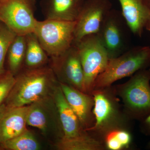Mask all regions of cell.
Segmentation results:
<instances>
[{"mask_svg": "<svg viewBox=\"0 0 150 150\" xmlns=\"http://www.w3.org/2000/svg\"><path fill=\"white\" fill-rule=\"evenodd\" d=\"M85 0H42L41 6L46 19L76 21Z\"/></svg>", "mask_w": 150, "mask_h": 150, "instance_id": "15", "label": "cell"}, {"mask_svg": "<svg viewBox=\"0 0 150 150\" xmlns=\"http://www.w3.org/2000/svg\"><path fill=\"white\" fill-rule=\"evenodd\" d=\"M15 77L13 86L5 100L8 108L26 106L50 97L59 84L51 67L44 66L27 69Z\"/></svg>", "mask_w": 150, "mask_h": 150, "instance_id": "1", "label": "cell"}, {"mask_svg": "<svg viewBox=\"0 0 150 150\" xmlns=\"http://www.w3.org/2000/svg\"><path fill=\"white\" fill-rule=\"evenodd\" d=\"M132 139L128 129L120 128L109 131L102 140L106 149L121 150L130 148Z\"/></svg>", "mask_w": 150, "mask_h": 150, "instance_id": "21", "label": "cell"}, {"mask_svg": "<svg viewBox=\"0 0 150 150\" xmlns=\"http://www.w3.org/2000/svg\"><path fill=\"white\" fill-rule=\"evenodd\" d=\"M146 2L147 3L148 5L150 8V0H146Z\"/></svg>", "mask_w": 150, "mask_h": 150, "instance_id": "27", "label": "cell"}, {"mask_svg": "<svg viewBox=\"0 0 150 150\" xmlns=\"http://www.w3.org/2000/svg\"><path fill=\"white\" fill-rule=\"evenodd\" d=\"M150 67L149 46L131 48L118 57L109 59L105 69L96 78L94 89L110 86L116 81L131 76L138 71Z\"/></svg>", "mask_w": 150, "mask_h": 150, "instance_id": "4", "label": "cell"}, {"mask_svg": "<svg viewBox=\"0 0 150 150\" xmlns=\"http://www.w3.org/2000/svg\"><path fill=\"white\" fill-rule=\"evenodd\" d=\"M127 28H129L122 13L117 11L110 10L105 17L97 34L110 59L127 51Z\"/></svg>", "mask_w": 150, "mask_h": 150, "instance_id": "8", "label": "cell"}, {"mask_svg": "<svg viewBox=\"0 0 150 150\" xmlns=\"http://www.w3.org/2000/svg\"><path fill=\"white\" fill-rule=\"evenodd\" d=\"M76 22L46 19L38 21L33 33L48 56L64 53L74 43Z\"/></svg>", "mask_w": 150, "mask_h": 150, "instance_id": "6", "label": "cell"}, {"mask_svg": "<svg viewBox=\"0 0 150 150\" xmlns=\"http://www.w3.org/2000/svg\"><path fill=\"white\" fill-rule=\"evenodd\" d=\"M26 50L24 63L27 69L44 66L48 61V55L41 46L34 33L25 35Z\"/></svg>", "mask_w": 150, "mask_h": 150, "instance_id": "17", "label": "cell"}, {"mask_svg": "<svg viewBox=\"0 0 150 150\" xmlns=\"http://www.w3.org/2000/svg\"><path fill=\"white\" fill-rule=\"evenodd\" d=\"M59 83L67 102L77 116L83 129L86 131L93 126L94 101L93 96L66 84Z\"/></svg>", "mask_w": 150, "mask_h": 150, "instance_id": "13", "label": "cell"}, {"mask_svg": "<svg viewBox=\"0 0 150 150\" xmlns=\"http://www.w3.org/2000/svg\"><path fill=\"white\" fill-rule=\"evenodd\" d=\"M0 21H1V17H0Z\"/></svg>", "mask_w": 150, "mask_h": 150, "instance_id": "30", "label": "cell"}, {"mask_svg": "<svg viewBox=\"0 0 150 150\" xmlns=\"http://www.w3.org/2000/svg\"><path fill=\"white\" fill-rule=\"evenodd\" d=\"M15 81L14 75L9 71L0 76V105L4 103Z\"/></svg>", "mask_w": 150, "mask_h": 150, "instance_id": "23", "label": "cell"}, {"mask_svg": "<svg viewBox=\"0 0 150 150\" xmlns=\"http://www.w3.org/2000/svg\"><path fill=\"white\" fill-rule=\"evenodd\" d=\"M147 146L148 149H150V142H149V144H148Z\"/></svg>", "mask_w": 150, "mask_h": 150, "instance_id": "28", "label": "cell"}, {"mask_svg": "<svg viewBox=\"0 0 150 150\" xmlns=\"http://www.w3.org/2000/svg\"><path fill=\"white\" fill-rule=\"evenodd\" d=\"M111 7L109 0L85 1L76 21L74 43L79 42L86 35L97 34Z\"/></svg>", "mask_w": 150, "mask_h": 150, "instance_id": "11", "label": "cell"}, {"mask_svg": "<svg viewBox=\"0 0 150 150\" xmlns=\"http://www.w3.org/2000/svg\"><path fill=\"white\" fill-rule=\"evenodd\" d=\"M27 125L39 129L46 136L60 140L64 136L58 110L52 96L28 105Z\"/></svg>", "mask_w": 150, "mask_h": 150, "instance_id": "9", "label": "cell"}, {"mask_svg": "<svg viewBox=\"0 0 150 150\" xmlns=\"http://www.w3.org/2000/svg\"><path fill=\"white\" fill-rule=\"evenodd\" d=\"M140 129L142 133L150 136V114L141 121Z\"/></svg>", "mask_w": 150, "mask_h": 150, "instance_id": "24", "label": "cell"}, {"mask_svg": "<svg viewBox=\"0 0 150 150\" xmlns=\"http://www.w3.org/2000/svg\"><path fill=\"white\" fill-rule=\"evenodd\" d=\"M150 69L140 70L129 80L114 86L131 120L142 121L150 114Z\"/></svg>", "mask_w": 150, "mask_h": 150, "instance_id": "3", "label": "cell"}, {"mask_svg": "<svg viewBox=\"0 0 150 150\" xmlns=\"http://www.w3.org/2000/svg\"><path fill=\"white\" fill-rule=\"evenodd\" d=\"M35 0H4L0 4L1 22L17 35L33 33L38 21L34 17Z\"/></svg>", "mask_w": 150, "mask_h": 150, "instance_id": "7", "label": "cell"}, {"mask_svg": "<svg viewBox=\"0 0 150 150\" xmlns=\"http://www.w3.org/2000/svg\"><path fill=\"white\" fill-rule=\"evenodd\" d=\"M51 68L59 82L84 92L83 70L74 43L63 54L51 57Z\"/></svg>", "mask_w": 150, "mask_h": 150, "instance_id": "10", "label": "cell"}, {"mask_svg": "<svg viewBox=\"0 0 150 150\" xmlns=\"http://www.w3.org/2000/svg\"><path fill=\"white\" fill-rule=\"evenodd\" d=\"M91 95L94 101L93 112L95 123L86 131L102 142L103 138L109 131L128 129L131 119L121 108L113 86L94 89Z\"/></svg>", "mask_w": 150, "mask_h": 150, "instance_id": "2", "label": "cell"}, {"mask_svg": "<svg viewBox=\"0 0 150 150\" xmlns=\"http://www.w3.org/2000/svg\"><path fill=\"white\" fill-rule=\"evenodd\" d=\"M56 149L60 150H103V142L91 134L73 139L62 138L56 143Z\"/></svg>", "mask_w": 150, "mask_h": 150, "instance_id": "18", "label": "cell"}, {"mask_svg": "<svg viewBox=\"0 0 150 150\" xmlns=\"http://www.w3.org/2000/svg\"><path fill=\"white\" fill-rule=\"evenodd\" d=\"M74 43L83 70L84 93L91 95L96 78L105 69L110 58L97 34L86 35Z\"/></svg>", "mask_w": 150, "mask_h": 150, "instance_id": "5", "label": "cell"}, {"mask_svg": "<svg viewBox=\"0 0 150 150\" xmlns=\"http://www.w3.org/2000/svg\"><path fill=\"white\" fill-rule=\"evenodd\" d=\"M26 50L25 36L17 35L8 51V71L14 75L19 71L24 62Z\"/></svg>", "mask_w": 150, "mask_h": 150, "instance_id": "19", "label": "cell"}, {"mask_svg": "<svg viewBox=\"0 0 150 150\" xmlns=\"http://www.w3.org/2000/svg\"><path fill=\"white\" fill-rule=\"evenodd\" d=\"M122 16L134 35L141 37L150 17V8L146 0H118Z\"/></svg>", "mask_w": 150, "mask_h": 150, "instance_id": "14", "label": "cell"}, {"mask_svg": "<svg viewBox=\"0 0 150 150\" xmlns=\"http://www.w3.org/2000/svg\"><path fill=\"white\" fill-rule=\"evenodd\" d=\"M41 146L33 134L26 129L21 134L0 144V149L7 150H38Z\"/></svg>", "mask_w": 150, "mask_h": 150, "instance_id": "20", "label": "cell"}, {"mask_svg": "<svg viewBox=\"0 0 150 150\" xmlns=\"http://www.w3.org/2000/svg\"><path fill=\"white\" fill-rule=\"evenodd\" d=\"M145 29L148 30V31H150V17L149 19V20L148 21L146 25Z\"/></svg>", "mask_w": 150, "mask_h": 150, "instance_id": "26", "label": "cell"}, {"mask_svg": "<svg viewBox=\"0 0 150 150\" xmlns=\"http://www.w3.org/2000/svg\"><path fill=\"white\" fill-rule=\"evenodd\" d=\"M7 109V107L6 106L4 103L0 105V120Z\"/></svg>", "mask_w": 150, "mask_h": 150, "instance_id": "25", "label": "cell"}, {"mask_svg": "<svg viewBox=\"0 0 150 150\" xmlns=\"http://www.w3.org/2000/svg\"><path fill=\"white\" fill-rule=\"evenodd\" d=\"M16 34L2 22L0 21V76L6 70L4 63L8 51Z\"/></svg>", "mask_w": 150, "mask_h": 150, "instance_id": "22", "label": "cell"}, {"mask_svg": "<svg viewBox=\"0 0 150 150\" xmlns=\"http://www.w3.org/2000/svg\"><path fill=\"white\" fill-rule=\"evenodd\" d=\"M28 105L8 108L0 120V144L24 132Z\"/></svg>", "mask_w": 150, "mask_h": 150, "instance_id": "16", "label": "cell"}, {"mask_svg": "<svg viewBox=\"0 0 150 150\" xmlns=\"http://www.w3.org/2000/svg\"><path fill=\"white\" fill-rule=\"evenodd\" d=\"M52 97L63 129L62 138L73 139L90 134L83 129L77 116L67 102L59 83L55 88Z\"/></svg>", "mask_w": 150, "mask_h": 150, "instance_id": "12", "label": "cell"}, {"mask_svg": "<svg viewBox=\"0 0 150 150\" xmlns=\"http://www.w3.org/2000/svg\"><path fill=\"white\" fill-rule=\"evenodd\" d=\"M3 1H4V0H0V4H1Z\"/></svg>", "mask_w": 150, "mask_h": 150, "instance_id": "29", "label": "cell"}]
</instances>
